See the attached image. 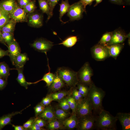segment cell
<instances>
[{"instance_id":"cell-1","label":"cell","mask_w":130,"mask_h":130,"mask_svg":"<svg viewBox=\"0 0 130 130\" xmlns=\"http://www.w3.org/2000/svg\"><path fill=\"white\" fill-rule=\"evenodd\" d=\"M98 115L95 121V128L102 130H116V123L118 120L116 116H114L104 109Z\"/></svg>"},{"instance_id":"cell-2","label":"cell","mask_w":130,"mask_h":130,"mask_svg":"<svg viewBox=\"0 0 130 130\" xmlns=\"http://www.w3.org/2000/svg\"><path fill=\"white\" fill-rule=\"evenodd\" d=\"M89 87L88 97L92 105L93 111L99 114L103 109L102 102L105 95V92L101 88L96 86L93 82Z\"/></svg>"},{"instance_id":"cell-3","label":"cell","mask_w":130,"mask_h":130,"mask_svg":"<svg viewBox=\"0 0 130 130\" xmlns=\"http://www.w3.org/2000/svg\"><path fill=\"white\" fill-rule=\"evenodd\" d=\"M56 72L69 86L75 87L78 82L77 72L65 67L59 68Z\"/></svg>"},{"instance_id":"cell-4","label":"cell","mask_w":130,"mask_h":130,"mask_svg":"<svg viewBox=\"0 0 130 130\" xmlns=\"http://www.w3.org/2000/svg\"><path fill=\"white\" fill-rule=\"evenodd\" d=\"M93 108L88 96L77 103L75 113L78 118L93 114Z\"/></svg>"},{"instance_id":"cell-5","label":"cell","mask_w":130,"mask_h":130,"mask_svg":"<svg viewBox=\"0 0 130 130\" xmlns=\"http://www.w3.org/2000/svg\"><path fill=\"white\" fill-rule=\"evenodd\" d=\"M93 75L92 69L89 63L86 62L77 72L78 82L89 86L93 82L91 78Z\"/></svg>"},{"instance_id":"cell-6","label":"cell","mask_w":130,"mask_h":130,"mask_svg":"<svg viewBox=\"0 0 130 130\" xmlns=\"http://www.w3.org/2000/svg\"><path fill=\"white\" fill-rule=\"evenodd\" d=\"M84 12L86 13V10L80 0L70 6L67 15L70 21L78 20L82 18Z\"/></svg>"},{"instance_id":"cell-7","label":"cell","mask_w":130,"mask_h":130,"mask_svg":"<svg viewBox=\"0 0 130 130\" xmlns=\"http://www.w3.org/2000/svg\"><path fill=\"white\" fill-rule=\"evenodd\" d=\"M97 116L93 114L78 118L77 128L79 130H91L95 128V122Z\"/></svg>"},{"instance_id":"cell-8","label":"cell","mask_w":130,"mask_h":130,"mask_svg":"<svg viewBox=\"0 0 130 130\" xmlns=\"http://www.w3.org/2000/svg\"><path fill=\"white\" fill-rule=\"evenodd\" d=\"M91 52L93 58L97 61L104 60L110 57L107 47L98 44L91 48Z\"/></svg>"},{"instance_id":"cell-9","label":"cell","mask_w":130,"mask_h":130,"mask_svg":"<svg viewBox=\"0 0 130 130\" xmlns=\"http://www.w3.org/2000/svg\"><path fill=\"white\" fill-rule=\"evenodd\" d=\"M53 43L44 39H40L36 40L31 44L32 46L39 52H44L46 54V52L50 50L53 46Z\"/></svg>"},{"instance_id":"cell-10","label":"cell","mask_w":130,"mask_h":130,"mask_svg":"<svg viewBox=\"0 0 130 130\" xmlns=\"http://www.w3.org/2000/svg\"><path fill=\"white\" fill-rule=\"evenodd\" d=\"M9 16L10 19L17 22H26L28 20L27 13L23 9L19 6L17 3Z\"/></svg>"},{"instance_id":"cell-11","label":"cell","mask_w":130,"mask_h":130,"mask_svg":"<svg viewBox=\"0 0 130 130\" xmlns=\"http://www.w3.org/2000/svg\"><path fill=\"white\" fill-rule=\"evenodd\" d=\"M111 39L107 46L114 44H122L126 39L130 37V34H128L119 28L112 32Z\"/></svg>"},{"instance_id":"cell-12","label":"cell","mask_w":130,"mask_h":130,"mask_svg":"<svg viewBox=\"0 0 130 130\" xmlns=\"http://www.w3.org/2000/svg\"><path fill=\"white\" fill-rule=\"evenodd\" d=\"M43 18L42 14L38 12H33L28 15H27L29 24L30 26L35 28H39L42 26Z\"/></svg>"},{"instance_id":"cell-13","label":"cell","mask_w":130,"mask_h":130,"mask_svg":"<svg viewBox=\"0 0 130 130\" xmlns=\"http://www.w3.org/2000/svg\"><path fill=\"white\" fill-rule=\"evenodd\" d=\"M7 47L8 48L9 56L12 64L15 65L16 59L20 53V48L19 44L15 39Z\"/></svg>"},{"instance_id":"cell-14","label":"cell","mask_w":130,"mask_h":130,"mask_svg":"<svg viewBox=\"0 0 130 130\" xmlns=\"http://www.w3.org/2000/svg\"><path fill=\"white\" fill-rule=\"evenodd\" d=\"M122 126L123 130H130V114L119 112L116 116Z\"/></svg>"},{"instance_id":"cell-15","label":"cell","mask_w":130,"mask_h":130,"mask_svg":"<svg viewBox=\"0 0 130 130\" xmlns=\"http://www.w3.org/2000/svg\"><path fill=\"white\" fill-rule=\"evenodd\" d=\"M17 4L15 0H1L0 1V8L4 13L9 15Z\"/></svg>"},{"instance_id":"cell-16","label":"cell","mask_w":130,"mask_h":130,"mask_svg":"<svg viewBox=\"0 0 130 130\" xmlns=\"http://www.w3.org/2000/svg\"><path fill=\"white\" fill-rule=\"evenodd\" d=\"M39 116L37 118H42L49 122L57 119L55 114V111L51 106L45 107L43 111Z\"/></svg>"},{"instance_id":"cell-17","label":"cell","mask_w":130,"mask_h":130,"mask_svg":"<svg viewBox=\"0 0 130 130\" xmlns=\"http://www.w3.org/2000/svg\"><path fill=\"white\" fill-rule=\"evenodd\" d=\"M62 122L64 128L69 129H72L77 127L78 118L76 113H72L70 117Z\"/></svg>"},{"instance_id":"cell-18","label":"cell","mask_w":130,"mask_h":130,"mask_svg":"<svg viewBox=\"0 0 130 130\" xmlns=\"http://www.w3.org/2000/svg\"><path fill=\"white\" fill-rule=\"evenodd\" d=\"M53 81L48 87L53 92L60 89L64 85V81L56 72Z\"/></svg>"},{"instance_id":"cell-19","label":"cell","mask_w":130,"mask_h":130,"mask_svg":"<svg viewBox=\"0 0 130 130\" xmlns=\"http://www.w3.org/2000/svg\"><path fill=\"white\" fill-rule=\"evenodd\" d=\"M124 46L123 44H118L107 46H106L108 49L110 57L116 59Z\"/></svg>"},{"instance_id":"cell-20","label":"cell","mask_w":130,"mask_h":130,"mask_svg":"<svg viewBox=\"0 0 130 130\" xmlns=\"http://www.w3.org/2000/svg\"><path fill=\"white\" fill-rule=\"evenodd\" d=\"M26 108L20 111L12 112L0 117V130H1L6 125L10 124L11 119L13 116L18 114L22 113V112Z\"/></svg>"},{"instance_id":"cell-21","label":"cell","mask_w":130,"mask_h":130,"mask_svg":"<svg viewBox=\"0 0 130 130\" xmlns=\"http://www.w3.org/2000/svg\"><path fill=\"white\" fill-rule=\"evenodd\" d=\"M48 61V66L49 69V72L45 74L41 79L34 82H28L29 85L32 84H35L41 81H43L46 83L47 86L49 87L50 86L54 80L55 75V74L50 72V69Z\"/></svg>"},{"instance_id":"cell-22","label":"cell","mask_w":130,"mask_h":130,"mask_svg":"<svg viewBox=\"0 0 130 130\" xmlns=\"http://www.w3.org/2000/svg\"><path fill=\"white\" fill-rule=\"evenodd\" d=\"M38 1L40 9L44 13H46L48 16L47 20V21L51 18L52 14L48 4L47 0H37Z\"/></svg>"},{"instance_id":"cell-23","label":"cell","mask_w":130,"mask_h":130,"mask_svg":"<svg viewBox=\"0 0 130 130\" xmlns=\"http://www.w3.org/2000/svg\"><path fill=\"white\" fill-rule=\"evenodd\" d=\"M16 68L14 69L17 70L18 72V75L16 78V80L18 83L21 86H23L26 89L28 88V86L29 85L28 82H27L23 74V67H16Z\"/></svg>"},{"instance_id":"cell-24","label":"cell","mask_w":130,"mask_h":130,"mask_svg":"<svg viewBox=\"0 0 130 130\" xmlns=\"http://www.w3.org/2000/svg\"><path fill=\"white\" fill-rule=\"evenodd\" d=\"M29 60V58L26 53H20L16 59L15 65V67H23L26 62Z\"/></svg>"},{"instance_id":"cell-25","label":"cell","mask_w":130,"mask_h":130,"mask_svg":"<svg viewBox=\"0 0 130 130\" xmlns=\"http://www.w3.org/2000/svg\"><path fill=\"white\" fill-rule=\"evenodd\" d=\"M59 5L60 6V9L59 10L60 12L59 18L60 21L65 23L62 21V18L63 15L68 12L70 6L68 0L64 1L62 0L61 3Z\"/></svg>"},{"instance_id":"cell-26","label":"cell","mask_w":130,"mask_h":130,"mask_svg":"<svg viewBox=\"0 0 130 130\" xmlns=\"http://www.w3.org/2000/svg\"><path fill=\"white\" fill-rule=\"evenodd\" d=\"M11 69L4 62L0 63V77L6 80L9 75Z\"/></svg>"},{"instance_id":"cell-27","label":"cell","mask_w":130,"mask_h":130,"mask_svg":"<svg viewBox=\"0 0 130 130\" xmlns=\"http://www.w3.org/2000/svg\"><path fill=\"white\" fill-rule=\"evenodd\" d=\"M70 92L69 91H62L49 94L52 101L59 102L67 96L69 95Z\"/></svg>"},{"instance_id":"cell-28","label":"cell","mask_w":130,"mask_h":130,"mask_svg":"<svg viewBox=\"0 0 130 130\" xmlns=\"http://www.w3.org/2000/svg\"><path fill=\"white\" fill-rule=\"evenodd\" d=\"M17 22L10 19L9 21L1 28V32H8L13 33Z\"/></svg>"},{"instance_id":"cell-29","label":"cell","mask_w":130,"mask_h":130,"mask_svg":"<svg viewBox=\"0 0 130 130\" xmlns=\"http://www.w3.org/2000/svg\"><path fill=\"white\" fill-rule=\"evenodd\" d=\"M56 119L53 120L49 122L47 125L48 129L54 130L62 129L64 127L62 122Z\"/></svg>"},{"instance_id":"cell-30","label":"cell","mask_w":130,"mask_h":130,"mask_svg":"<svg viewBox=\"0 0 130 130\" xmlns=\"http://www.w3.org/2000/svg\"><path fill=\"white\" fill-rule=\"evenodd\" d=\"M77 85V90L84 98L88 97L89 91V86L79 82Z\"/></svg>"},{"instance_id":"cell-31","label":"cell","mask_w":130,"mask_h":130,"mask_svg":"<svg viewBox=\"0 0 130 130\" xmlns=\"http://www.w3.org/2000/svg\"><path fill=\"white\" fill-rule=\"evenodd\" d=\"M55 111V114L57 119L63 121L67 118L69 115L67 111L61 108H57Z\"/></svg>"},{"instance_id":"cell-32","label":"cell","mask_w":130,"mask_h":130,"mask_svg":"<svg viewBox=\"0 0 130 130\" xmlns=\"http://www.w3.org/2000/svg\"><path fill=\"white\" fill-rule=\"evenodd\" d=\"M1 35L3 44L7 46L11 44L15 39L13 33L8 32H1Z\"/></svg>"},{"instance_id":"cell-33","label":"cell","mask_w":130,"mask_h":130,"mask_svg":"<svg viewBox=\"0 0 130 130\" xmlns=\"http://www.w3.org/2000/svg\"><path fill=\"white\" fill-rule=\"evenodd\" d=\"M112 36V32H106L103 35L98 44L107 46L110 41Z\"/></svg>"},{"instance_id":"cell-34","label":"cell","mask_w":130,"mask_h":130,"mask_svg":"<svg viewBox=\"0 0 130 130\" xmlns=\"http://www.w3.org/2000/svg\"><path fill=\"white\" fill-rule=\"evenodd\" d=\"M77 41V36H72L69 37L58 44H61L67 47H72L74 46Z\"/></svg>"},{"instance_id":"cell-35","label":"cell","mask_w":130,"mask_h":130,"mask_svg":"<svg viewBox=\"0 0 130 130\" xmlns=\"http://www.w3.org/2000/svg\"><path fill=\"white\" fill-rule=\"evenodd\" d=\"M67 101L70 108L72 110V113H76L77 102L71 94L67 97Z\"/></svg>"},{"instance_id":"cell-36","label":"cell","mask_w":130,"mask_h":130,"mask_svg":"<svg viewBox=\"0 0 130 130\" xmlns=\"http://www.w3.org/2000/svg\"><path fill=\"white\" fill-rule=\"evenodd\" d=\"M35 0L31 1L23 8L26 13H31L34 12L36 8Z\"/></svg>"},{"instance_id":"cell-37","label":"cell","mask_w":130,"mask_h":130,"mask_svg":"<svg viewBox=\"0 0 130 130\" xmlns=\"http://www.w3.org/2000/svg\"><path fill=\"white\" fill-rule=\"evenodd\" d=\"M59 102L58 105L61 109L67 111L70 109L67 101V97H65Z\"/></svg>"},{"instance_id":"cell-38","label":"cell","mask_w":130,"mask_h":130,"mask_svg":"<svg viewBox=\"0 0 130 130\" xmlns=\"http://www.w3.org/2000/svg\"><path fill=\"white\" fill-rule=\"evenodd\" d=\"M10 19L9 15L6 14H4L0 18V30Z\"/></svg>"},{"instance_id":"cell-39","label":"cell","mask_w":130,"mask_h":130,"mask_svg":"<svg viewBox=\"0 0 130 130\" xmlns=\"http://www.w3.org/2000/svg\"><path fill=\"white\" fill-rule=\"evenodd\" d=\"M72 92L71 94L77 103L84 98L77 88H75Z\"/></svg>"},{"instance_id":"cell-40","label":"cell","mask_w":130,"mask_h":130,"mask_svg":"<svg viewBox=\"0 0 130 130\" xmlns=\"http://www.w3.org/2000/svg\"><path fill=\"white\" fill-rule=\"evenodd\" d=\"M40 103L37 104L34 107L35 116H37L40 114L44 110L45 107Z\"/></svg>"},{"instance_id":"cell-41","label":"cell","mask_w":130,"mask_h":130,"mask_svg":"<svg viewBox=\"0 0 130 130\" xmlns=\"http://www.w3.org/2000/svg\"><path fill=\"white\" fill-rule=\"evenodd\" d=\"M59 0H47L49 5L51 13L53 15V10Z\"/></svg>"},{"instance_id":"cell-42","label":"cell","mask_w":130,"mask_h":130,"mask_svg":"<svg viewBox=\"0 0 130 130\" xmlns=\"http://www.w3.org/2000/svg\"><path fill=\"white\" fill-rule=\"evenodd\" d=\"M52 101V98L49 95L44 98L40 103L45 106L49 105Z\"/></svg>"},{"instance_id":"cell-43","label":"cell","mask_w":130,"mask_h":130,"mask_svg":"<svg viewBox=\"0 0 130 130\" xmlns=\"http://www.w3.org/2000/svg\"><path fill=\"white\" fill-rule=\"evenodd\" d=\"M36 118H31L24 123L23 127L26 130L29 129L31 126L33 124L35 121Z\"/></svg>"},{"instance_id":"cell-44","label":"cell","mask_w":130,"mask_h":130,"mask_svg":"<svg viewBox=\"0 0 130 130\" xmlns=\"http://www.w3.org/2000/svg\"><path fill=\"white\" fill-rule=\"evenodd\" d=\"M33 0H18L17 3L19 6L23 9L29 3Z\"/></svg>"},{"instance_id":"cell-45","label":"cell","mask_w":130,"mask_h":130,"mask_svg":"<svg viewBox=\"0 0 130 130\" xmlns=\"http://www.w3.org/2000/svg\"><path fill=\"white\" fill-rule=\"evenodd\" d=\"M29 129L31 130H45L43 127H41L35 122V121L33 124Z\"/></svg>"},{"instance_id":"cell-46","label":"cell","mask_w":130,"mask_h":130,"mask_svg":"<svg viewBox=\"0 0 130 130\" xmlns=\"http://www.w3.org/2000/svg\"><path fill=\"white\" fill-rule=\"evenodd\" d=\"M35 122L41 127L45 126L46 124L45 120L41 118H36Z\"/></svg>"},{"instance_id":"cell-47","label":"cell","mask_w":130,"mask_h":130,"mask_svg":"<svg viewBox=\"0 0 130 130\" xmlns=\"http://www.w3.org/2000/svg\"><path fill=\"white\" fill-rule=\"evenodd\" d=\"M94 0H80V1L82 4L85 9L86 10V6L87 5H91Z\"/></svg>"},{"instance_id":"cell-48","label":"cell","mask_w":130,"mask_h":130,"mask_svg":"<svg viewBox=\"0 0 130 130\" xmlns=\"http://www.w3.org/2000/svg\"><path fill=\"white\" fill-rule=\"evenodd\" d=\"M7 83V80L0 77V90L3 89Z\"/></svg>"},{"instance_id":"cell-49","label":"cell","mask_w":130,"mask_h":130,"mask_svg":"<svg viewBox=\"0 0 130 130\" xmlns=\"http://www.w3.org/2000/svg\"><path fill=\"white\" fill-rule=\"evenodd\" d=\"M6 56H9L8 50L5 51L0 48V58Z\"/></svg>"},{"instance_id":"cell-50","label":"cell","mask_w":130,"mask_h":130,"mask_svg":"<svg viewBox=\"0 0 130 130\" xmlns=\"http://www.w3.org/2000/svg\"><path fill=\"white\" fill-rule=\"evenodd\" d=\"M112 3L118 5H121L124 4L123 0H109Z\"/></svg>"},{"instance_id":"cell-51","label":"cell","mask_w":130,"mask_h":130,"mask_svg":"<svg viewBox=\"0 0 130 130\" xmlns=\"http://www.w3.org/2000/svg\"><path fill=\"white\" fill-rule=\"evenodd\" d=\"M12 126L13 127L15 130H26L25 129L23 126H16L13 124H12Z\"/></svg>"},{"instance_id":"cell-52","label":"cell","mask_w":130,"mask_h":130,"mask_svg":"<svg viewBox=\"0 0 130 130\" xmlns=\"http://www.w3.org/2000/svg\"><path fill=\"white\" fill-rule=\"evenodd\" d=\"M96 1V3L94 6V7H95L97 6L103 0H95Z\"/></svg>"},{"instance_id":"cell-53","label":"cell","mask_w":130,"mask_h":130,"mask_svg":"<svg viewBox=\"0 0 130 130\" xmlns=\"http://www.w3.org/2000/svg\"><path fill=\"white\" fill-rule=\"evenodd\" d=\"M0 42L3 44V41L2 39L1 35V32L0 29Z\"/></svg>"},{"instance_id":"cell-54","label":"cell","mask_w":130,"mask_h":130,"mask_svg":"<svg viewBox=\"0 0 130 130\" xmlns=\"http://www.w3.org/2000/svg\"><path fill=\"white\" fill-rule=\"evenodd\" d=\"M4 14H5L4 13L1 9L0 8V18Z\"/></svg>"},{"instance_id":"cell-55","label":"cell","mask_w":130,"mask_h":130,"mask_svg":"<svg viewBox=\"0 0 130 130\" xmlns=\"http://www.w3.org/2000/svg\"><path fill=\"white\" fill-rule=\"evenodd\" d=\"M124 1L126 4L130 5V0H124Z\"/></svg>"},{"instance_id":"cell-56","label":"cell","mask_w":130,"mask_h":130,"mask_svg":"<svg viewBox=\"0 0 130 130\" xmlns=\"http://www.w3.org/2000/svg\"><path fill=\"white\" fill-rule=\"evenodd\" d=\"M16 0V1H17L18 0Z\"/></svg>"}]
</instances>
